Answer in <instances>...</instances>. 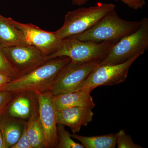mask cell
<instances>
[{
  "label": "cell",
  "mask_w": 148,
  "mask_h": 148,
  "mask_svg": "<svg viewBox=\"0 0 148 148\" xmlns=\"http://www.w3.org/2000/svg\"><path fill=\"white\" fill-rule=\"evenodd\" d=\"M58 145L57 148H84L81 144L75 142L65 125L57 124Z\"/></svg>",
  "instance_id": "obj_18"
},
{
  "label": "cell",
  "mask_w": 148,
  "mask_h": 148,
  "mask_svg": "<svg viewBox=\"0 0 148 148\" xmlns=\"http://www.w3.org/2000/svg\"><path fill=\"white\" fill-rule=\"evenodd\" d=\"M121 1L130 8L135 10L143 9L146 5L145 0H115Z\"/></svg>",
  "instance_id": "obj_23"
},
{
  "label": "cell",
  "mask_w": 148,
  "mask_h": 148,
  "mask_svg": "<svg viewBox=\"0 0 148 148\" xmlns=\"http://www.w3.org/2000/svg\"><path fill=\"white\" fill-rule=\"evenodd\" d=\"M117 42L110 41L98 43L80 40L74 37H70L62 39L59 48L47 58L49 60L66 56L71 58V61L79 63L101 61Z\"/></svg>",
  "instance_id": "obj_4"
},
{
  "label": "cell",
  "mask_w": 148,
  "mask_h": 148,
  "mask_svg": "<svg viewBox=\"0 0 148 148\" xmlns=\"http://www.w3.org/2000/svg\"><path fill=\"white\" fill-rule=\"evenodd\" d=\"M116 146L118 148H142L138 144L134 143L130 135L125 132L124 129L116 133Z\"/></svg>",
  "instance_id": "obj_19"
},
{
  "label": "cell",
  "mask_w": 148,
  "mask_h": 148,
  "mask_svg": "<svg viewBox=\"0 0 148 148\" xmlns=\"http://www.w3.org/2000/svg\"><path fill=\"white\" fill-rule=\"evenodd\" d=\"M140 21H129L121 18L115 10L111 11L90 29L82 34L74 36L80 40L101 42L118 41L138 30Z\"/></svg>",
  "instance_id": "obj_2"
},
{
  "label": "cell",
  "mask_w": 148,
  "mask_h": 148,
  "mask_svg": "<svg viewBox=\"0 0 148 148\" xmlns=\"http://www.w3.org/2000/svg\"><path fill=\"white\" fill-rule=\"evenodd\" d=\"M27 121L10 116L4 112L0 116V130L5 148H10L21 137Z\"/></svg>",
  "instance_id": "obj_14"
},
{
  "label": "cell",
  "mask_w": 148,
  "mask_h": 148,
  "mask_svg": "<svg viewBox=\"0 0 148 148\" xmlns=\"http://www.w3.org/2000/svg\"><path fill=\"white\" fill-rule=\"evenodd\" d=\"M93 115L92 109L86 107H73L55 110L57 124L68 126L73 134L79 132L83 126H87L92 121Z\"/></svg>",
  "instance_id": "obj_11"
},
{
  "label": "cell",
  "mask_w": 148,
  "mask_h": 148,
  "mask_svg": "<svg viewBox=\"0 0 148 148\" xmlns=\"http://www.w3.org/2000/svg\"><path fill=\"white\" fill-rule=\"evenodd\" d=\"M0 148H5L4 143L2 134L0 130Z\"/></svg>",
  "instance_id": "obj_26"
},
{
  "label": "cell",
  "mask_w": 148,
  "mask_h": 148,
  "mask_svg": "<svg viewBox=\"0 0 148 148\" xmlns=\"http://www.w3.org/2000/svg\"><path fill=\"white\" fill-rule=\"evenodd\" d=\"M26 125L24 127V131L19 140L16 144L13 145L10 148H32L30 142L27 137Z\"/></svg>",
  "instance_id": "obj_22"
},
{
  "label": "cell",
  "mask_w": 148,
  "mask_h": 148,
  "mask_svg": "<svg viewBox=\"0 0 148 148\" xmlns=\"http://www.w3.org/2000/svg\"><path fill=\"white\" fill-rule=\"evenodd\" d=\"M36 94L39 116L44 132L46 148H57V124L53 104V95L50 90Z\"/></svg>",
  "instance_id": "obj_10"
},
{
  "label": "cell",
  "mask_w": 148,
  "mask_h": 148,
  "mask_svg": "<svg viewBox=\"0 0 148 148\" xmlns=\"http://www.w3.org/2000/svg\"><path fill=\"white\" fill-rule=\"evenodd\" d=\"M101 61L79 63L71 61L56 78L50 90L53 96L77 91Z\"/></svg>",
  "instance_id": "obj_6"
},
{
  "label": "cell",
  "mask_w": 148,
  "mask_h": 148,
  "mask_svg": "<svg viewBox=\"0 0 148 148\" xmlns=\"http://www.w3.org/2000/svg\"><path fill=\"white\" fill-rule=\"evenodd\" d=\"M2 47L9 62L20 76L32 71L48 60L39 50L29 45Z\"/></svg>",
  "instance_id": "obj_9"
},
{
  "label": "cell",
  "mask_w": 148,
  "mask_h": 148,
  "mask_svg": "<svg viewBox=\"0 0 148 148\" xmlns=\"http://www.w3.org/2000/svg\"><path fill=\"white\" fill-rule=\"evenodd\" d=\"M71 135L72 138L80 142L85 148H115L116 146V133L88 137L76 133Z\"/></svg>",
  "instance_id": "obj_17"
},
{
  "label": "cell",
  "mask_w": 148,
  "mask_h": 148,
  "mask_svg": "<svg viewBox=\"0 0 148 148\" xmlns=\"http://www.w3.org/2000/svg\"><path fill=\"white\" fill-rule=\"evenodd\" d=\"M14 79L8 75L0 73V87Z\"/></svg>",
  "instance_id": "obj_24"
},
{
  "label": "cell",
  "mask_w": 148,
  "mask_h": 148,
  "mask_svg": "<svg viewBox=\"0 0 148 148\" xmlns=\"http://www.w3.org/2000/svg\"><path fill=\"white\" fill-rule=\"evenodd\" d=\"M0 73L8 75L14 79L20 76V75L11 66L6 57L2 47L0 45Z\"/></svg>",
  "instance_id": "obj_20"
},
{
  "label": "cell",
  "mask_w": 148,
  "mask_h": 148,
  "mask_svg": "<svg viewBox=\"0 0 148 148\" xmlns=\"http://www.w3.org/2000/svg\"><path fill=\"white\" fill-rule=\"evenodd\" d=\"M148 49V18L144 17L138 30L114 45L100 65L124 63L135 56L143 55Z\"/></svg>",
  "instance_id": "obj_5"
},
{
  "label": "cell",
  "mask_w": 148,
  "mask_h": 148,
  "mask_svg": "<svg viewBox=\"0 0 148 148\" xmlns=\"http://www.w3.org/2000/svg\"><path fill=\"white\" fill-rule=\"evenodd\" d=\"M71 61V58L66 56L49 59L32 71L3 86L0 87V90L18 93L24 92L38 93L50 90L58 73Z\"/></svg>",
  "instance_id": "obj_1"
},
{
  "label": "cell",
  "mask_w": 148,
  "mask_h": 148,
  "mask_svg": "<svg viewBox=\"0 0 148 148\" xmlns=\"http://www.w3.org/2000/svg\"><path fill=\"white\" fill-rule=\"evenodd\" d=\"M92 90L90 88H83L74 92L53 96L55 110L77 107L93 109L95 104L90 95Z\"/></svg>",
  "instance_id": "obj_13"
},
{
  "label": "cell",
  "mask_w": 148,
  "mask_h": 148,
  "mask_svg": "<svg viewBox=\"0 0 148 148\" xmlns=\"http://www.w3.org/2000/svg\"><path fill=\"white\" fill-rule=\"evenodd\" d=\"M9 21L21 34L27 44L36 47L47 57L59 48L62 40L54 32H49L32 24H24L8 17Z\"/></svg>",
  "instance_id": "obj_8"
},
{
  "label": "cell",
  "mask_w": 148,
  "mask_h": 148,
  "mask_svg": "<svg viewBox=\"0 0 148 148\" xmlns=\"http://www.w3.org/2000/svg\"><path fill=\"white\" fill-rule=\"evenodd\" d=\"M16 94L17 93L6 90H0V116Z\"/></svg>",
  "instance_id": "obj_21"
},
{
  "label": "cell",
  "mask_w": 148,
  "mask_h": 148,
  "mask_svg": "<svg viewBox=\"0 0 148 148\" xmlns=\"http://www.w3.org/2000/svg\"><path fill=\"white\" fill-rule=\"evenodd\" d=\"M38 111V103L36 93L24 92L17 93L4 112L12 117L27 121Z\"/></svg>",
  "instance_id": "obj_12"
},
{
  "label": "cell",
  "mask_w": 148,
  "mask_h": 148,
  "mask_svg": "<svg viewBox=\"0 0 148 148\" xmlns=\"http://www.w3.org/2000/svg\"><path fill=\"white\" fill-rule=\"evenodd\" d=\"M71 1L73 5L81 6L86 3L88 0H71Z\"/></svg>",
  "instance_id": "obj_25"
},
{
  "label": "cell",
  "mask_w": 148,
  "mask_h": 148,
  "mask_svg": "<svg viewBox=\"0 0 148 148\" xmlns=\"http://www.w3.org/2000/svg\"><path fill=\"white\" fill-rule=\"evenodd\" d=\"M140 56H135L121 64H99L83 82L79 90L90 88L93 90L101 86L114 85L124 82L127 79L130 67Z\"/></svg>",
  "instance_id": "obj_7"
},
{
  "label": "cell",
  "mask_w": 148,
  "mask_h": 148,
  "mask_svg": "<svg viewBox=\"0 0 148 148\" xmlns=\"http://www.w3.org/2000/svg\"><path fill=\"white\" fill-rule=\"evenodd\" d=\"M26 131L32 148H46L45 136L38 111L32 115L27 121Z\"/></svg>",
  "instance_id": "obj_15"
},
{
  "label": "cell",
  "mask_w": 148,
  "mask_h": 148,
  "mask_svg": "<svg viewBox=\"0 0 148 148\" xmlns=\"http://www.w3.org/2000/svg\"><path fill=\"white\" fill-rule=\"evenodd\" d=\"M115 9L116 5L114 4L99 3L69 11L65 16L63 26L54 32V34L61 40L82 34Z\"/></svg>",
  "instance_id": "obj_3"
},
{
  "label": "cell",
  "mask_w": 148,
  "mask_h": 148,
  "mask_svg": "<svg viewBox=\"0 0 148 148\" xmlns=\"http://www.w3.org/2000/svg\"><path fill=\"white\" fill-rule=\"evenodd\" d=\"M27 44L17 29L8 17L0 15V45L1 46Z\"/></svg>",
  "instance_id": "obj_16"
}]
</instances>
